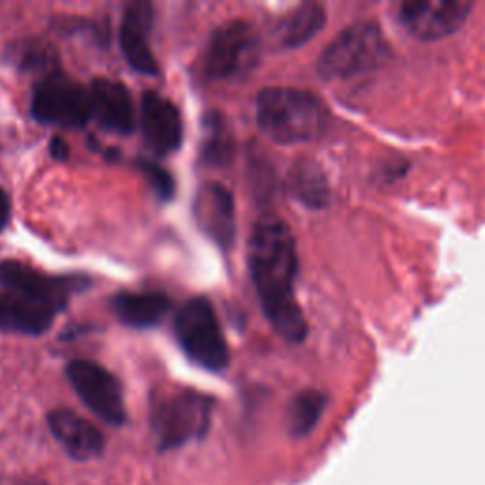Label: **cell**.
<instances>
[{"label":"cell","instance_id":"25","mask_svg":"<svg viewBox=\"0 0 485 485\" xmlns=\"http://www.w3.org/2000/svg\"><path fill=\"white\" fill-rule=\"evenodd\" d=\"M10 214H12L10 197H8V194L3 188H0V231H4V228L8 226Z\"/></svg>","mask_w":485,"mask_h":485},{"label":"cell","instance_id":"26","mask_svg":"<svg viewBox=\"0 0 485 485\" xmlns=\"http://www.w3.org/2000/svg\"><path fill=\"white\" fill-rule=\"evenodd\" d=\"M30 485H46V483H42V481H32Z\"/></svg>","mask_w":485,"mask_h":485},{"label":"cell","instance_id":"17","mask_svg":"<svg viewBox=\"0 0 485 485\" xmlns=\"http://www.w3.org/2000/svg\"><path fill=\"white\" fill-rule=\"evenodd\" d=\"M110 302L120 323L139 330L160 325L171 307L169 298L160 292H122Z\"/></svg>","mask_w":485,"mask_h":485},{"label":"cell","instance_id":"12","mask_svg":"<svg viewBox=\"0 0 485 485\" xmlns=\"http://www.w3.org/2000/svg\"><path fill=\"white\" fill-rule=\"evenodd\" d=\"M154 23V8L144 0L126 6L120 25V48L133 71L146 76L158 74V61L150 46V32Z\"/></svg>","mask_w":485,"mask_h":485},{"label":"cell","instance_id":"1","mask_svg":"<svg viewBox=\"0 0 485 485\" xmlns=\"http://www.w3.org/2000/svg\"><path fill=\"white\" fill-rule=\"evenodd\" d=\"M248 267L267 321L284 340L304 342L309 328L294 294L296 239L279 216L262 214L256 221L248 241Z\"/></svg>","mask_w":485,"mask_h":485},{"label":"cell","instance_id":"15","mask_svg":"<svg viewBox=\"0 0 485 485\" xmlns=\"http://www.w3.org/2000/svg\"><path fill=\"white\" fill-rule=\"evenodd\" d=\"M91 114L97 124L129 135L135 129V108H133L131 95L124 83L110 78H95L91 82Z\"/></svg>","mask_w":485,"mask_h":485},{"label":"cell","instance_id":"21","mask_svg":"<svg viewBox=\"0 0 485 485\" xmlns=\"http://www.w3.org/2000/svg\"><path fill=\"white\" fill-rule=\"evenodd\" d=\"M328 398L325 393L306 389L298 393L287 408V430L292 438H306L321 421Z\"/></svg>","mask_w":485,"mask_h":485},{"label":"cell","instance_id":"3","mask_svg":"<svg viewBox=\"0 0 485 485\" xmlns=\"http://www.w3.org/2000/svg\"><path fill=\"white\" fill-rule=\"evenodd\" d=\"M214 398L192 389L158 391L150 403V423L158 449H175L204 438L212 420Z\"/></svg>","mask_w":485,"mask_h":485},{"label":"cell","instance_id":"4","mask_svg":"<svg viewBox=\"0 0 485 485\" xmlns=\"http://www.w3.org/2000/svg\"><path fill=\"white\" fill-rule=\"evenodd\" d=\"M389 44L374 22H357L333 39L316 63L325 80H347L370 73L387 59Z\"/></svg>","mask_w":485,"mask_h":485},{"label":"cell","instance_id":"2","mask_svg":"<svg viewBox=\"0 0 485 485\" xmlns=\"http://www.w3.org/2000/svg\"><path fill=\"white\" fill-rule=\"evenodd\" d=\"M256 120L279 144H302L325 135L330 112L319 97L298 88H265L256 99Z\"/></svg>","mask_w":485,"mask_h":485},{"label":"cell","instance_id":"9","mask_svg":"<svg viewBox=\"0 0 485 485\" xmlns=\"http://www.w3.org/2000/svg\"><path fill=\"white\" fill-rule=\"evenodd\" d=\"M90 284L83 275H46L18 260L0 262V287L8 292L35 299L39 304L63 311L73 294Z\"/></svg>","mask_w":485,"mask_h":485},{"label":"cell","instance_id":"5","mask_svg":"<svg viewBox=\"0 0 485 485\" xmlns=\"http://www.w3.org/2000/svg\"><path fill=\"white\" fill-rule=\"evenodd\" d=\"M177 340L188 359L209 372H222L230 364V351L207 298H194L182 306L175 319Z\"/></svg>","mask_w":485,"mask_h":485},{"label":"cell","instance_id":"10","mask_svg":"<svg viewBox=\"0 0 485 485\" xmlns=\"http://www.w3.org/2000/svg\"><path fill=\"white\" fill-rule=\"evenodd\" d=\"M472 12L466 0H408L398 10L400 23L423 42L442 40L457 32Z\"/></svg>","mask_w":485,"mask_h":485},{"label":"cell","instance_id":"11","mask_svg":"<svg viewBox=\"0 0 485 485\" xmlns=\"http://www.w3.org/2000/svg\"><path fill=\"white\" fill-rule=\"evenodd\" d=\"M194 216L204 233L219 245L224 253L236 241V205L228 188L219 182H207L199 188L194 202Z\"/></svg>","mask_w":485,"mask_h":485},{"label":"cell","instance_id":"6","mask_svg":"<svg viewBox=\"0 0 485 485\" xmlns=\"http://www.w3.org/2000/svg\"><path fill=\"white\" fill-rule=\"evenodd\" d=\"M30 112L40 124L66 129L83 127L93 118L91 93L71 76L54 71L35 86Z\"/></svg>","mask_w":485,"mask_h":485},{"label":"cell","instance_id":"13","mask_svg":"<svg viewBox=\"0 0 485 485\" xmlns=\"http://www.w3.org/2000/svg\"><path fill=\"white\" fill-rule=\"evenodd\" d=\"M141 124L148 148L158 156L177 152L182 144V116L169 99L146 91L141 99Z\"/></svg>","mask_w":485,"mask_h":485},{"label":"cell","instance_id":"20","mask_svg":"<svg viewBox=\"0 0 485 485\" xmlns=\"http://www.w3.org/2000/svg\"><path fill=\"white\" fill-rule=\"evenodd\" d=\"M290 192L299 204L309 209H325L330 204V188L319 165L311 160H302L292 167Z\"/></svg>","mask_w":485,"mask_h":485},{"label":"cell","instance_id":"19","mask_svg":"<svg viewBox=\"0 0 485 485\" xmlns=\"http://www.w3.org/2000/svg\"><path fill=\"white\" fill-rule=\"evenodd\" d=\"M236 154V141L224 114L211 110L204 116V141L199 160L207 167H226Z\"/></svg>","mask_w":485,"mask_h":485},{"label":"cell","instance_id":"18","mask_svg":"<svg viewBox=\"0 0 485 485\" xmlns=\"http://www.w3.org/2000/svg\"><path fill=\"white\" fill-rule=\"evenodd\" d=\"M326 23V12L316 3L294 8L277 27V40L282 48H299L309 42Z\"/></svg>","mask_w":485,"mask_h":485},{"label":"cell","instance_id":"7","mask_svg":"<svg viewBox=\"0 0 485 485\" xmlns=\"http://www.w3.org/2000/svg\"><path fill=\"white\" fill-rule=\"evenodd\" d=\"M258 59L255 27L243 20L226 22L216 29L204 52L202 71L207 80H226L253 69Z\"/></svg>","mask_w":485,"mask_h":485},{"label":"cell","instance_id":"24","mask_svg":"<svg viewBox=\"0 0 485 485\" xmlns=\"http://www.w3.org/2000/svg\"><path fill=\"white\" fill-rule=\"evenodd\" d=\"M49 154H52L56 161H66L71 156L69 144H66L61 137H54L52 141H49Z\"/></svg>","mask_w":485,"mask_h":485},{"label":"cell","instance_id":"16","mask_svg":"<svg viewBox=\"0 0 485 485\" xmlns=\"http://www.w3.org/2000/svg\"><path fill=\"white\" fill-rule=\"evenodd\" d=\"M57 311L15 292H0V330L42 336L52 326Z\"/></svg>","mask_w":485,"mask_h":485},{"label":"cell","instance_id":"8","mask_svg":"<svg viewBox=\"0 0 485 485\" xmlns=\"http://www.w3.org/2000/svg\"><path fill=\"white\" fill-rule=\"evenodd\" d=\"M66 377L73 389L99 420L112 427H122L127 421L124 391L118 377L107 368L91 360H71L66 364Z\"/></svg>","mask_w":485,"mask_h":485},{"label":"cell","instance_id":"23","mask_svg":"<svg viewBox=\"0 0 485 485\" xmlns=\"http://www.w3.org/2000/svg\"><path fill=\"white\" fill-rule=\"evenodd\" d=\"M139 171L144 175V178L148 180L150 186L156 192V195L161 199V202H169L175 194V180L173 177L167 173L163 167H160L158 163L146 161V160H139L137 161Z\"/></svg>","mask_w":485,"mask_h":485},{"label":"cell","instance_id":"22","mask_svg":"<svg viewBox=\"0 0 485 485\" xmlns=\"http://www.w3.org/2000/svg\"><path fill=\"white\" fill-rule=\"evenodd\" d=\"M13 63L27 73L46 76L57 71L56 49L42 40H25L13 49Z\"/></svg>","mask_w":485,"mask_h":485},{"label":"cell","instance_id":"14","mask_svg":"<svg viewBox=\"0 0 485 485\" xmlns=\"http://www.w3.org/2000/svg\"><path fill=\"white\" fill-rule=\"evenodd\" d=\"M48 425L54 438L74 461L86 463L101 457L105 449L103 432L73 410H54L48 415Z\"/></svg>","mask_w":485,"mask_h":485}]
</instances>
